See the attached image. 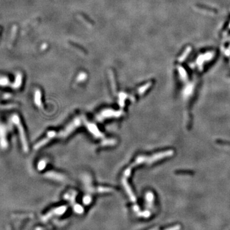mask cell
<instances>
[{
  "label": "cell",
  "instance_id": "obj_4",
  "mask_svg": "<svg viewBox=\"0 0 230 230\" xmlns=\"http://www.w3.org/2000/svg\"><path fill=\"white\" fill-rule=\"evenodd\" d=\"M83 122L84 123L85 125L88 128V131L93 135L94 137H97V138H104V134H102L100 131H99V129L98 128V127H97L95 124L93 123H91V122H88L85 119V118L82 117V118Z\"/></svg>",
  "mask_w": 230,
  "mask_h": 230
},
{
  "label": "cell",
  "instance_id": "obj_5",
  "mask_svg": "<svg viewBox=\"0 0 230 230\" xmlns=\"http://www.w3.org/2000/svg\"><path fill=\"white\" fill-rule=\"evenodd\" d=\"M56 132H55V131H49V132H47L46 137H45L44 138L42 139V140H40L39 142H37L35 145L34 146V149L36 150H37L40 149L41 147H44V145H46V144L48 143V142H49L51 139H54L56 137Z\"/></svg>",
  "mask_w": 230,
  "mask_h": 230
},
{
  "label": "cell",
  "instance_id": "obj_7",
  "mask_svg": "<svg viewBox=\"0 0 230 230\" xmlns=\"http://www.w3.org/2000/svg\"><path fill=\"white\" fill-rule=\"evenodd\" d=\"M45 177L59 182H63L66 180L65 176L55 171H48L44 175Z\"/></svg>",
  "mask_w": 230,
  "mask_h": 230
},
{
  "label": "cell",
  "instance_id": "obj_2",
  "mask_svg": "<svg viewBox=\"0 0 230 230\" xmlns=\"http://www.w3.org/2000/svg\"><path fill=\"white\" fill-rule=\"evenodd\" d=\"M81 120L82 118L77 117L72 122H71L63 131H61L58 132H56V137L59 138H66L68 137L70 134L72 133L77 127H79L81 125Z\"/></svg>",
  "mask_w": 230,
  "mask_h": 230
},
{
  "label": "cell",
  "instance_id": "obj_14",
  "mask_svg": "<svg viewBox=\"0 0 230 230\" xmlns=\"http://www.w3.org/2000/svg\"><path fill=\"white\" fill-rule=\"evenodd\" d=\"M79 18L81 19V20H83V21L84 22H86V24H90V25H92V24H93V22H92V21H91L90 19L89 18H88V17H86V16H85V15H84V14H81V15H79Z\"/></svg>",
  "mask_w": 230,
  "mask_h": 230
},
{
  "label": "cell",
  "instance_id": "obj_16",
  "mask_svg": "<svg viewBox=\"0 0 230 230\" xmlns=\"http://www.w3.org/2000/svg\"><path fill=\"white\" fill-rule=\"evenodd\" d=\"M86 78V75L84 73H81L78 76V77L77 79V82H81V81H83Z\"/></svg>",
  "mask_w": 230,
  "mask_h": 230
},
{
  "label": "cell",
  "instance_id": "obj_11",
  "mask_svg": "<svg viewBox=\"0 0 230 230\" xmlns=\"http://www.w3.org/2000/svg\"><path fill=\"white\" fill-rule=\"evenodd\" d=\"M70 44L72 46H73L74 48L77 49L78 50V51H79L80 52H82V53H84V54L87 53V52H86V51L84 49V48H83V47H82V46H80V45L77 44L75 43V42H70Z\"/></svg>",
  "mask_w": 230,
  "mask_h": 230
},
{
  "label": "cell",
  "instance_id": "obj_13",
  "mask_svg": "<svg viewBox=\"0 0 230 230\" xmlns=\"http://www.w3.org/2000/svg\"><path fill=\"white\" fill-rule=\"evenodd\" d=\"M46 165H47V162H46V160H41L40 161H39V162L38 163V165H37L38 170L42 171V170L44 169L45 167H46Z\"/></svg>",
  "mask_w": 230,
  "mask_h": 230
},
{
  "label": "cell",
  "instance_id": "obj_1",
  "mask_svg": "<svg viewBox=\"0 0 230 230\" xmlns=\"http://www.w3.org/2000/svg\"><path fill=\"white\" fill-rule=\"evenodd\" d=\"M11 120H12V123L17 127L23 150L25 152H27L28 151V144H27V139H26V134H25L24 129L23 126L20 120L19 117L17 114H13L12 116Z\"/></svg>",
  "mask_w": 230,
  "mask_h": 230
},
{
  "label": "cell",
  "instance_id": "obj_9",
  "mask_svg": "<svg viewBox=\"0 0 230 230\" xmlns=\"http://www.w3.org/2000/svg\"><path fill=\"white\" fill-rule=\"evenodd\" d=\"M41 97H42L41 92L39 90H37L35 91V93L34 102L36 106H37L38 108H42V103Z\"/></svg>",
  "mask_w": 230,
  "mask_h": 230
},
{
  "label": "cell",
  "instance_id": "obj_8",
  "mask_svg": "<svg viewBox=\"0 0 230 230\" xmlns=\"http://www.w3.org/2000/svg\"><path fill=\"white\" fill-rule=\"evenodd\" d=\"M118 104L120 106V107L123 108L125 106V100L127 98H129L132 102L134 101V97L132 95H129L127 93H125V92H121L118 95Z\"/></svg>",
  "mask_w": 230,
  "mask_h": 230
},
{
  "label": "cell",
  "instance_id": "obj_17",
  "mask_svg": "<svg viewBox=\"0 0 230 230\" xmlns=\"http://www.w3.org/2000/svg\"><path fill=\"white\" fill-rule=\"evenodd\" d=\"M131 174V167H128L127 168L125 171H124V174H123V177H126V178H128L130 177Z\"/></svg>",
  "mask_w": 230,
  "mask_h": 230
},
{
  "label": "cell",
  "instance_id": "obj_15",
  "mask_svg": "<svg viewBox=\"0 0 230 230\" xmlns=\"http://www.w3.org/2000/svg\"><path fill=\"white\" fill-rule=\"evenodd\" d=\"M150 86V84H145V86H142V87H141V88H139V89L138 90V93L139 95H142V94H143L144 93H145V92L146 90H147V89H148V88H149V86Z\"/></svg>",
  "mask_w": 230,
  "mask_h": 230
},
{
  "label": "cell",
  "instance_id": "obj_10",
  "mask_svg": "<svg viewBox=\"0 0 230 230\" xmlns=\"http://www.w3.org/2000/svg\"><path fill=\"white\" fill-rule=\"evenodd\" d=\"M109 77H110V81H111V86H112V90H113L114 93H117V86H116V82H115V79H114V73L111 70H110L109 72Z\"/></svg>",
  "mask_w": 230,
  "mask_h": 230
},
{
  "label": "cell",
  "instance_id": "obj_6",
  "mask_svg": "<svg viewBox=\"0 0 230 230\" xmlns=\"http://www.w3.org/2000/svg\"><path fill=\"white\" fill-rule=\"evenodd\" d=\"M7 129L6 126L0 123V147L3 150L6 149L8 147L7 139Z\"/></svg>",
  "mask_w": 230,
  "mask_h": 230
},
{
  "label": "cell",
  "instance_id": "obj_12",
  "mask_svg": "<svg viewBox=\"0 0 230 230\" xmlns=\"http://www.w3.org/2000/svg\"><path fill=\"white\" fill-rule=\"evenodd\" d=\"M116 143V140L113 139H108L104 140L102 142V145L103 146H109L114 145Z\"/></svg>",
  "mask_w": 230,
  "mask_h": 230
},
{
  "label": "cell",
  "instance_id": "obj_3",
  "mask_svg": "<svg viewBox=\"0 0 230 230\" xmlns=\"http://www.w3.org/2000/svg\"><path fill=\"white\" fill-rule=\"evenodd\" d=\"M124 112L122 110L120 111H115V110L111 109H106L101 111L97 117L96 120L99 122L104 120L105 119L111 118H120L122 116H123Z\"/></svg>",
  "mask_w": 230,
  "mask_h": 230
}]
</instances>
